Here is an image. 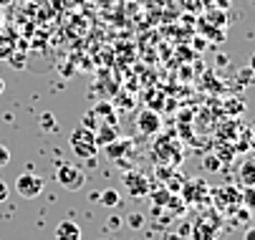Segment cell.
<instances>
[{
  "label": "cell",
  "instance_id": "6da1fadb",
  "mask_svg": "<svg viewBox=\"0 0 255 240\" xmlns=\"http://www.w3.org/2000/svg\"><path fill=\"white\" fill-rule=\"evenodd\" d=\"M71 149L79 159H94L96 152H99V144H96V136L89 126H76L71 131Z\"/></svg>",
  "mask_w": 255,
  "mask_h": 240
},
{
  "label": "cell",
  "instance_id": "7a4b0ae2",
  "mask_svg": "<svg viewBox=\"0 0 255 240\" xmlns=\"http://www.w3.org/2000/svg\"><path fill=\"white\" fill-rule=\"evenodd\" d=\"M56 182H58L63 190H68V192H76V190H81V187L86 185V175H84L81 167L63 162V164H58V169H56Z\"/></svg>",
  "mask_w": 255,
  "mask_h": 240
},
{
  "label": "cell",
  "instance_id": "3957f363",
  "mask_svg": "<svg viewBox=\"0 0 255 240\" xmlns=\"http://www.w3.org/2000/svg\"><path fill=\"white\" fill-rule=\"evenodd\" d=\"M43 177L33 175V172H20L18 180H15V192L23 197V200H35L41 192H43Z\"/></svg>",
  "mask_w": 255,
  "mask_h": 240
},
{
  "label": "cell",
  "instance_id": "277c9868",
  "mask_svg": "<svg viewBox=\"0 0 255 240\" xmlns=\"http://www.w3.org/2000/svg\"><path fill=\"white\" fill-rule=\"evenodd\" d=\"M159 126H162V119H159V114L152 112V109H144V112L139 114V119H136V129H139V134H144V136L157 134Z\"/></svg>",
  "mask_w": 255,
  "mask_h": 240
},
{
  "label": "cell",
  "instance_id": "5b68a950",
  "mask_svg": "<svg viewBox=\"0 0 255 240\" xmlns=\"http://www.w3.org/2000/svg\"><path fill=\"white\" fill-rule=\"evenodd\" d=\"M124 185H127V192H129L131 197L149 195V180L144 177L141 172H129V175H124Z\"/></svg>",
  "mask_w": 255,
  "mask_h": 240
},
{
  "label": "cell",
  "instance_id": "8992f818",
  "mask_svg": "<svg viewBox=\"0 0 255 240\" xmlns=\"http://www.w3.org/2000/svg\"><path fill=\"white\" fill-rule=\"evenodd\" d=\"M104 152H106V157L109 159H114V162H124V157H129L131 152H134V142L131 139H114L112 144H106L104 147Z\"/></svg>",
  "mask_w": 255,
  "mask_h": 240
},
{
  "label": "cell",
  "instance_id": "52a82bcc",
  "mask_svg": "<svg viewBox=\"0 0 255 240\" xmlns=\"http://www.w3.org/2000/svg\"><path fill=\"white\" fill-rule=\"evenodd\" d=\"M94 136H96V144L101 149L106 144H112L114 139H119V129H117V124H101L94 129Z\"/></svg>",
  "mask_w": 255,
  "mask_h": 240
},
{
  "label": "cell",
  "instance_id": "ba28073f",
  "mask_svg": "<svg viewBox=\"0 0 255 240\" xmlns=\"http://www.w3.org/2000/svg\"><path fill=\"white\" fill-rule=\"evenodd\" d=\"M56 240H81V228L74 220H63L56 225Z\"/></svg>",
  "mask_w": 255,
  "mask_h": 240
},
{
  "label": "cell",
  "instance_id": "9c48e42d",
  "mask_svg": "<svg viewBox=\"0 0 255 240\" xmlns=\"http://www.w3.org/2000/svg\"><path fill=\"white\" fill-rule=\"evenodd\" d=\"M240 182L245 187H255V154H250L243 164H240Z\"/></svg>",
  "mask_w": 255,
  "mask_h": 240
},
{
  "label": "cell",
  "instance_id": "30bf717a",
  "mask_svg": "<svg viewBox=\"0 0 255 240\" xmlns=\"http://www.w3.org/2000/svg\"><path fill=\"white\" fill-rule=\"evenodd\" d=\"M99 202L104 205V208H119V205H122V195L114 187H106L104 192H99Z\"/></svg>",
  "mask_w": 255,
  "mask_h": 240
},
{
  "label": "cell",
  "instance_id": "8fae6325",
  "mask_svg": "<svg viewBox=\"0 0 255 240\" xmlns=\"http://www.w3.org/2000/svg\"><path fill=\"white\" fill-rule=\"evenodd\" d=\"M195 240H215V225H207V223H200L195 225Z\"/></svg>",
  "mask_w": 255,
  "mask_h": 240
},
{
  "label": "cell",
  "instance_id": "7c38bea8",
  "mask_svg": "<svg viewBox=\"0 0 255 240\" xmlns=\"http://www.w3.org/2000/svg\"><path fill=\"white\" fill-rule=\"evenodd\" d=\"M240 200H243V205L248 210H255V187H245V192L240 195Z\"/></svg>",
  "mask_w": 255,
  "mask_h": 240
},
{
  "label": "cell",
  "instance_id": "4fadbf2b",
  "mask_svg": "<svg viewBox=\"0 0 255 240\" xmlns=\"http://www.w3.org/2000/svg\"><path fill=\"white\" fill-rule=\"evenodd\" d=\"M41 129L43 131H56V117L53 114H43L41 117Z\"/></svg>",
  "mask_w": 255,
  "mask_h": 240
},
{
  "label": "cell",
  "instance_id": "5bb4252c",
  "mask_svg": "<svg viewBox=\"0 0 255 240\" xmlns=\"http://www.w3.org/2000/svg\"><path fill=\"white\" fill-rule=\"evenodd\" d=\"M124 223H127L129 228H134V230H139V228L144 225V215H141V213H131V215H129V218L124 220Z\"/></svg>",
  "mask_w": 255,
  "mask_h": 240
},
{
  "label": "cell",
  "instance_id": "9a60e30c",
  "mask_svg": "<svg viewBox=\"0 0 255 240\" xmlns=\"http://www.w3.org/2000/svg\"><path fill=\"white\" fill-rule=\"evenodd\" d=\"M122 225H124V218H119V215H112V218L106 220V228L109 230H119Z\"/></svg>",
  "mask_w": 255,
  "mask_h": 240
},
{
  "label": "cell",
  "instance_id": "2e32d148",
  "mask_svg": "<svg viewBox=\"0 0 255 240\" xmlns=\"http://www.w3.org/2000/svg\"><path fill=\"white\" fill-rule=\"evenodd\" d=\"M8 162H10V149L5 144H0V167H8Z\"/></svg>",
  "mask_w": 255,
  "mask_h": 240
},
{
  "label": "cell",
  "instance_id": "e0dca14e",
  "mask_svg": "<svg viewBox=\"0 0 255 240\" xmlns=\"http://www.w3.org/2000/svg\"><path fill=\"white\" fill-rule=\"evenodd\" d=\"M8 195H10L8 182H5V180H0V202H5V200H8Z\"/></svg>",
  "mask_w": 255,
  "mask_h": 240
},
{
  "label": "cell",
  "instance_id": "ac0fdd59",
  "mask_svg": "<svg viewBox=\"0 0 255 240\" xmlns=\"http://www.w3.org/2000/svg\"><path fill=\"white\" fill-rule=\"evenodd\" d=\"M243 240H255V225L245 230V235H243Z\"/></svg>",
  "mask_w": 255,
  "mask_h": 240
},
{
  "label": "cell",
  "instance_id": "d6986e66",
  "mask_svg": "<svg viewBox=\"0 0 255 240\" xmlns=\"http://www.w3.org/2000/svg\"><path fill=\"white\" fill-rule=\"evenodd\" d=\"M250 71H255V53L250 56Z\"/></svg>",
  "mask_w": 255,
  "mask_h": 240
},
{
  "label": "cell",
  "instance_id": "ffe728a7",
  "mask_svg": "<svg viewBox=\"0 0 255 240\" xmlns=\"http://www.w3.org/2000/svg\"><path fill=\"white\" fill-rule=\"evenodd\" d=\"M3 91H5V81H3V79H0V94H3Z\"/></svg>",
  "mask_w": 255,
  "mask_h": 240
},
{
  "label": "cell",
  "instance_id": "44dd1931",
  "mask_svg": "<svg viewBox=\"0 0 255 240\" xmlns=\"http://www.w3.org/2000/svg\"><path fill=\"white\" fill-rule=\"evenodd\" d=\"M253 3H255V0H253Z\"/></svg>",
  "mask_w": 255,
  "mask_h": 240
}]
</instances>
